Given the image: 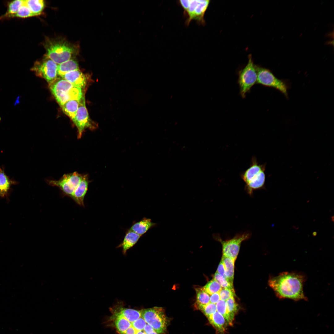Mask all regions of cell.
Segmentation results:
<instances>
[{
    "mask_svg": "<svg viewBox=\"0 0 334 334\" xmlns=\"http://www.w3.org/2000/svg\"><path fill=\"white\" fill-rule=\"evenodd\" d=\"M44 47L45 55L58 65L72 58L76 52L74 46L63 40L47 39Z\"/></svg>",
    "mask_w": 334,
    "mask_h": 334,
    "instance_id": "5",
    "label": "cell"
},
{
    "mask_svg": "<svg viewBox=\"0 0 334 334\" xmlns=\"http://www.w3.org/2000/svg\"><path fill=\"white\" fill-rule=\"evenodd\" d=\"M221 261L224 266L226 279L233 284L235 261L229 257L223 255Z\"/></svg>",
    "mask_w": 334,
    "mask_h": 334,
    "instance_id": "19",
    "label": "cell"
},
{
    "mask_svg": "<svg viewBox=\"0 0 334 334\" xmlns=\"http://www.w3.org/2000/svg\"><path fill=\"white\" fill-rule=\"evenodd\" d=\"M155 224V223L152 222L150 219L144 218L133 225L129 231H132L141 236Z\"/></svg>",
    "mask_w": 334,
    "mask_h": 334,
    "instance_id": "15",
    "label": "cell"
},
{
    "mask_svg": "<svg viewBox=\"0 0 334 334\" xmlns=\"http://www.w3.org/2000/svg\"><path fill=\"white\" fill-rule=\"evenodd\" d=\"M213 279L219 282L222 288H227L232 290H234L233 284L230 282L226 279L216 272L214 276Z\"/></svg>",
    "mask_w": 334,
    "mask_h": 334,
    "instance_id": "28",
    "label": "cell"
},
{
    "mask_svg": "<svg viewBox=\"0 0 334 334\" xmlns=\"http://www.w3.org/2000/svg\"><path fill=\"white\" fill-rule=\"evenodd\" d=\"M34 16L28 7L25 4V2L19 8L13 17L26 18Z\"/></svg>",
    "mask_w": 334,
    "mask_h": 334,
    "instance_id": "27",
    "label": "cell"
},
{
    "mask_svg": "<svg viewBox=\"0 0 334 334\" xmlns=\"http://www.w3.org/2000/svg\"><path fill=\"white\" fill-rule=\"evenodd\" d=\"M219 293L220 299L225 301L235 295V292L234 290L226 288H222Z\"/></svg>",
    "mask_w": 334,
    "mask_h": 334,
    "instance_id": "30",
    "label": "cell"
},
{
    "mask_svg": "<svg viewBox=\"0 0 334 334\" xmlns=\"http://www.w3.org/2000/svg\"><path fill=\"white\" fill-rule=\"evenodd\" d=\"M11 182L4 170L0 168V195L3 197L7 194L10 187Z\"/></svg>",
    "mask_w": 334,
    "mask_h": 334,
    "instance_id": "23",
    "label": "cell"
},
{
    "mask_svg": "<svg viewBox=\"0 0 334 334\" xmlns=\"http://www.w3.org/2000/svg\"><path fill=\"white\" fill-rule=\"evenodd\" d=\"M25 0H16L11 2L8 5L7 11L5 14L1 18L4 19L13 18L14 15L17 13L20 7L23 5Z\"/></svg>",
    "mask_w": 334,
    "mask_h": 334,
    "instance_id": "22",
    "label": "cell"
},
{
    "mask_svg": "<svg viewBox=\"0 0 334 334\" xmlns=\"http://www.w3.org/2000/svg\"><path fill=\"white\" fill-rule=\"evenodd\" d=\"M196 294V300L195 306L200 309L210 302V296L203 288L198 287L195 289Z\"/></svg>",
    "mask_w": 334,
    "mask_h": 334,
    "instance_id": "20",
    "label": "cell"
},
{
    "mask_svg": "<svg viewBox=\"0 0 334 334\" xmlns=\"http://www.w3.org/2000/svg\"><path fill=\"white\" fill-rule=\"evenodd\" d=\"M216 311L223 316L227 323L230 325L232 324V322L227 312L226 301L220 300L216 304Z\"/></svg>",
    "mask_w": 334,
    "mask_h": 334,
    "instance_id": "26",
    "label": "cell"
},
{
    "mask_svg": "<svg viewBox=\"0 0 334 334\" xmlns=\"http://www.w3.org/2000/svg\"><path fill=\"white\" fill-rule=\"evenodd\" d=\"M153 334H158L156 331H155Z\"/></svg>",
    "mask_w": 334,
    "mask_h": 334,
    "instance_id": "34",
    "label": "cell"
},
{
    "mask_svg": "<svg viewBox=\"0 0 334 334\" xmlns=\"http://www.w3.org/2000/svg\"><path fill=\"white\" fill-rule=\"evenodd\" d=\"M257 73L256 65L254 63L251 55L248 56V61L246 66L238 73V82L239 87L240 93L242 98H245L246 94L251 88L256 84Z\"/></svg>",
    "mask_w": 334,
    "mask_h": 334,
    "instance_id": "7",
    "label": "cell"
},
{
    "mask_svg": "<svg viewBox=\"0 0 334 334\" xmlns=\"http://www.w3.org/2000/svg\"><path fill=\"white\" fill-rule=\"evenodd\" d=\"M216 272L226 279L225 275V271L224 266L221 260L219 264Z\"/></svg>",
    "mask_w": 334,
    "mask_h": 334,
    "instance_id": "31",
    "label": "cell"
},
{
    "mask_svg": "<svg viewBox=\"0 0 334 334\" xmlns=\"http://www.w3.org/2000/svg\"><path fill=\"white\" fill-rule=\"evenodd\" d=\"M141 315L146 322L150 325L158 334L164 333L167 319L163 308L154 307L141 310Z\"/></svg>",
    "mask_w": 334,
    "mask_h": 334,
    "instance_id": "9",
    "label": "cell"
},
{
    "mask_svg": "<svg viewBox=\"0 0 334 334\" xmlns=\"http://www.w3.org/2000/svg\"><path fill=\"white\" fill-rule=\"evenodd\" d=\"M49 87L60 106L69 100L79 101L84 96L85 90L74 86L67 81L60 77L57 78L49 84Z\"/></svg>",
    "mask_w": 334,
    "mask_h": 334,
    "instance_id": "4",
    "label": "cell"
},
{
    "mask_svg": "<svg viewBox=\"0 0 334 334\" xmlns=\"http://www.w3.org/2000/svg\"><path fill=\"white\" fill-rule=\"evenodd\" d=\"M141 236L133 232L128 231L123 241L118 246V247L122 248L123 254H125L127 250L136 243Z\"/></svg>",
    "mask_w": 334,
    "mask_h": 334,
    "instance_id": "14",
    "label": "cell"
},
{
    "mask_svg": "<svg viewBox=\"0 0 334 334\" xmlns=\"http://www.w3.org/2000/svg\"><path fill=\"white\" fill-rule=\"evenodd\" d=\"M208 318L210 323L214 327L218 332L223 333L225 331L226 323L223 316L216 311Z\"/></svg>",
    "mask_w": 334,
    "mask_h": 334,
    "instance_id": "16",
    "label": "cell"
},
{
    "mask_svg": "<svg viewBox=\"0 0 334 334\" xmlns=\"http://www.w3.org/2000/svg\"><path fill=\"white\" fill-rule=\"evenodd\" d=\"M266 167V163L259 164L254 156L249 167L240 173V178L245 183V190L249 195H252L254 191L264 188Z\"/></svg>",
    "mask_w": 334,
    "mask_h": 334,
    "instance_id": "3",
    "label": "cell"
},
{
    "mask_svg": "<svg viewBox=\"0 0 334 334\" xmlns=\"http://www.w3.org/2000/svg\"><path fill=\"white\" fill-rule=\"evenodd\" d=\"M251 235L248 232L237 234L229 239L223 240L218 233H215L213 237L221 242L222 246L223 255L231 258L235 261L239 253L242 242L249 239Z\"/></svg>",
    "mask_w": 334,
    "mask_h": 334,
    "instance_id": "8",
    "label": "cell"
},
{
    "mask_svg": "<svg viewBox=\"0 0 334 334\" xmlns=\"http://www.w3.org/2000/svg\"><path fill=\"white\" fill-rule=\"evenodd\" d=\"M49 185L58 187L64 195L84 206V199L88 190L89 180L87 174L76 172L65 174L58 180H47Z\"/></svg>",
    "mask_w": 334,
    "mask_h": 334,
    "instance_id": "2",
    "label": "cell"
},
{
    "mask_svg": "<svg viewBox=\"0 0 334 334\" xmlns=\"http://www.w3.org/2000/svg\"><path fill=\"white\" fill-rule=\"evenodd\" d=\"M222 288L219 282L214 279L208 282L203 287L204 290L209 295L219 293Z\"/></svg>",
    "mask_w": 334,
    "mask_h": 334,
    "instance_id": "25",
    "label": "cell"
},
{
    "mask_svg": "<svg viewBox=\"0 0 334 334\" xmlns=\"http://www.w3.org/2000/svg\"><path fill=\"white\" fill-rule=\"evenodd\" d=\"M306 280L305 276L301 273L285 272L271 277L268 283L279 298L298 301L307 299L303 289Z\"/></svg>",
    "mask_w": 334,
    "mask_h": 334,
    "instance_id": "1",
    "label": "cell"
},
{
    "mask_svg": "<svg viewBox=\"0 0 334 334\" xmlns=\"http://www.w3.org/2000/svg\"><path fill=\"white\" fill-rule=\"evenodd\" d=\"M72 84L74 86L85 90L89 84V76L79 70L72 71L59 77Z\"/></svg>",
    "mask_w": 334,
    "mask_h": 334,
    "instance_id": "12",
    "label": "cell"
},
{
    "mask_svg": "<svg viewBox=\"0 0 334 334\" xmlns=\"http://www.w3.org/2000/svg\"><path fill=\"white\" fill-rule=\"evenodd\" d=\"M58 66L45 55L42 59L36 62L30 70L37 76L45 79L49 85L58 78Z\"/></svg>",
    "mask_w": 334,
    "mask_h": 334,
    "instance_id": "11",
    "label": "cell"
},
{
    "mask_svg": "<svg viewBox=\"0 0 334 334\" xmlns=\"http://www.w3.org/2000/svg\"><path fill=\"white\" fill-rule=\"evenodd\" d=\"M256 67L257 73L256 84L276 89L286 98L288 97V91L289 88V82L277 78L268 69L257 65Z\"/></svg>",
    "mask_w": 334,
    "mask_h": 334,
    "instance_id": "6",
    "label": "cell"
},
{
    "mask_svg": "<svg viewBox=\"0 0 334 334\" xmlns=\"http://www.w3.org/2000/svg\"><path fill=\"white\" fill-rule=\"evenodd\" d=\"M79 104V101L69 100L61 107L63 112L72 120L76 116Z\"/></svg>",
    "mask_w": 334,
    "mask_h": 334,
    "instance_id": "18",
    "label": "cell"
},
{
    "mask_svg": "<svg viewBox=\"0 0 334 334\" xmlns=\"http://www.w3.org/2000/svg\"><path fill=\"white\" fill-rule=\"evenodd\" d=\"M220 300L219 293L212 294L210 296V303L216 304Z\"/></svg>",
    "mask_w": 334,
    "mask_h": 334,
    "instance_id": "32",
    "label": "cell"
},
{
    "mask_svg": "<svg viewBox=\"0 0 334 334\" xmlns=\"http://www.w3.org/2000/svg\"><path fill=\"white\" fill-rule=\"evenodd\" d=\"M85 104L84 96L79 100L76 114L72 120L77 129L78 139L81 138L86 129L93 130L98 127V124L90 118Z\"/></svg>",
    "mask_w": 334,
    "mask_h": 334,
    "instance_id": "10",
    "label": "cell"
},
{
    "mask_svg": "<svg viewBox=\"0 0 334 334\" xmlns=\"http://www.w3.org/2000/svg\"><path fill=\"white\" fill-rule=\"evenodd\" d=\"M199 310L208 317L216 311V304L209 302L201 307Z\"/></svg>",
    "mask_w": 334,
    "mask_h": 334,
    "instance_id": "29",
    "label": "cell"
},
{
    "mask_svg": "<svg viewBox=\"0 0 334 334\" xmlns=\"http://www.w3.org/2000/svg\"><path fill=\"white\" fill-rule=\"evenodd\" d=\"M210 0H198L191 17L189 19L188 24H189L192 20L197 21L198 23L205 25V22L204 19V15L210 3Z\"/></svg>",
    "mask_w": 334,
    "mask_h": 334,
    "instance_id": "13",
    "label": "cell"
},
{
    "mask_svg": "<svg viewBox=\"0 0 334 334\" xmlns=\"http://www.w3.org/2000/svg\"><path fill=\"white\" fill-rule=\"evenodd\" d=\"M1 117L0 116V121H1Z\"/></svg>",
    "mask_w": 334,
    "mask_h": 334,
    "instance_id": "35",
    "label": "cell"
},
{
    "mask_svg": "<svg viewBox=\"0 0 334 334\" xmlns=\"http://www.w3.org/2000/svg\"><path fill=\"white\" fill-rule=\"evenodd\" d=\"M225 301L227 312L233 322L235 315L238 309V305L235 301L234 296L231 297Z\"/></svg>",
    "mask_w": 334,
    "mask_h": 334,
    "instance_id": "24",
    "label": "cell"
},
{
    "mask_svg": "<svg viewBox=\"0 0 334 334\" xmlns=\"http://www.w3.org/2000/svg\"><path fill=\"white\" fill-rule=\"evenodd\" d=\"M19 96L17 97V99L14 103V105H16L19 103Z\"/></svg>",
    "mask_w": 334,
    "mask_h": 334,
    "instance_id": "33",
    "label": "cell"
},
{
    "mask_svg": "<svg viewBox=\"0 0 334 334\" xmlns=\"http://www.w3.org/2000/svg\"><path fill=\"white\" fill-rule=\"evenodd\" d=\"M78 70L79 68L77 62L72 58L58 65V75L60 77L68 72Z\"/></svg>",
    "mask_w": 334,
    "mask_h": 334,
    "instance_id": "17",
    "label": "cell"
},
{
    "mask_svg": "<svg viewBox=\"0 0 334 334\" xmlns=\"http://www.w3.org/2000/svg\"><path fill=\"white\" fill-rule=\"evenodd\" d=\"M25 2L34 16L41 14L44 8L45 2L43 0H26Z\"/></svg>",
    "mask_w": 334,
    "mask_h": 334,
    "instance_id": "21",
    "label": "cell"
}]
</instances>
